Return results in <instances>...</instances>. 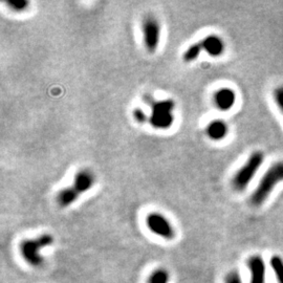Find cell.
<instances>
[{
  "mask_svg": "<svg viewBox=\"0 0 283 283\" xmlns=\"http://www.w3.org/2000/svg\"><path fill=\"white\" fill-rule=\"evenodd\" d=\"M281 181H283V160L276 161L262 175L258 186L250 197L251 204L254 207L261 206Z\"/></svg>",
  "mask_w": 283,
  "mask_h": 283,
  "instance_id": "cell-1",
  "label": "cell"
},
{
  "mask_svg": "<svg viewBox=\"0 0 283 283\" xmlns=\"http://www.w3.org/2000/svg\"><path fill=\"white\" fill-rule=\"evenodd\" d=\"M264 161L265 153L260 150L254 151L251 156L248 157L245 165L234 174L231 181L234 190L238 192L246 190L251 181L254 179L255 175L257 174L260 167L264 165Z\"/></svg>",
  "mask_w": 283,
  "mask_h": 283,
  "instance_id": "cell-2",
  "label": "cell"
},
{
  "mask_svg": "<svg viewBox=\"0 0 283 283\" xmlns=\"http://www.w3.org/2000/svg\"><path fill=\"white\" fill-rule=\"evenodd\" d=\"M53 237L51 234H42L35 239H26L20 244V253L22 258L32 266H40L43 264V257L40 250L53 245Z\"/></svg>",
  "mask_w": 283,
  "mask_h": 283,
  "instance_id": "cell-3",
  "label": "cell"
},
{
  "mask_svg": "<svg viewBox=\"0 0 283 283\" xmlns=\"http://www.w3.org/2000/svg\"><path fill=\"white\" fill-rule=\"evenodd\" d=\"M173 100L167 99L157 101L152 104L151 107V116L149 118V122L151 126L156 129L165 130L170 128L174 122L173 109H174Z\"/></svg>",
  "mask_w": 283,
  "mask_h": 283,
  "instance_id": "cell-4",
  "label": "cell"
},
{
  "mask_svg": "<svg viewBox=\"0 0 283 283\" xmlns=\"http://www.w3.org/2000/svg\"><path fill=\"white\" fill-rule=\"evenodd\" d=\"M142 33L146 50L153 53L158 50L160 41V25L158 19L152 15L146 16L142 22Z\"/></svg>",
  "mask_w": 283,
  "mask_h": 283,
  "instance_id": "cell-5",
  "label": "cell"
},
{
  "mask_svg": "<svg viewBox=\"0 0 283 283\" xmlns=\"http://www.w3.org/2000/svg\"><path fill=\"white\" fill-rule=\"evenodd\" d=\"M146 225L148 229L159 237L166 240H171L175 237V231L172 225L163 214L157 212L148 214L146 217Z\"/></svg>",
  "mask_w": 283,
  "mask_h": 283,
  "instance_id": "cell-6",
  "label": "cell"
},
{
  "mask_svg": "<svg viewBox=\"0 0 283 283\" xmlns=\"http://www.w3.org/2000/svg\"><path fill=\"white\" fill-rule=\"evenodd\" d=\"M213 102L220 111L231 110L236 103V92L229 87H222L215 91Z\"/></svg>",
  "mask_w": 283,
  "mask_h": 283,
  "instance_id": "cell-7",
  "label": "cell"
},
{
  "mask_svg": "<svg viewBox=\"0 0 283 283\" xmlns=\"http://www.w3.org/2000/svg\"><path fill=\"white\" fill-rule=\"evenodd\" d=\"M248 265L251 272V283H265V264L262 257L252 256L248 260Z\"/></svg>",
  "mask_w": 283,
  "mask_h": 283,
  "instance_id": "cell-8",
  "label": "cell"
},
{
  "mask_svg": "<svg viewBox=\"0 0 283 283\" xmlns=\"http://www.w3.org/2000/svg\"><path fill=\"white\" fill-rule=\"evenodd\" d=\"M203 51H205L208 55L211 57H219L225 52L226 44L219 36L217 35H209L200 40Z\"/></svg>",
  "mask_w": 283,
  "mask_h": 283,
  "instance_id": "cell-9",
  "label": "cell"
},
{
  "mask_svg": "<svg viewBox=\"0 0 283 283\" xmlns=\"http://www.w3.org/2000/svg\"><path fill=\"white\" fill-rule=\"evenodd\" d=\"M94 185V177L93 174L87 169L79 170L75 177H73L72 187L76 189V191L81 195L89 191Z\"/></svg>",
  "mask_w": 283,
  "mask_h": 283,
  "instance_id": "cell-10",
  "label": "cell"
},
{
  "mask_svg": "<svg viewBox=\"0 0 283 283\" xmlns=\"http://www.w3.org/2000/svg\"><path fill=\"white\" fill-rule=\"evenodd\" d=\"M206 133L212 141H221L228 136L229 126L222 120H213L207 125Z\"/></svg>",
  "mask_w": 283,
  "mask_h": 283,
  "instance_id": "cell-11",
  "label": "cell"
},
{
  "mask_svg": "<svg viewBox=\"0 0 283 283\" xmlns=\"http://www.w3.org/2000/svg\"><path fill=\"white\" fill-rule=\"evenodd\" d=\"M80 194L76 191V189L71 187H66L60 190L56 196L57 204L61 208H67L76 203Z\"/></svg>",
  "mask_w": 283,
  "mask_h": 283,
  "instance_id": "cell-12",
  "label": "cell"
},
{
  "mask_svg": "<svg viewBox=\"0 0 283 283\" xmlns=\"http://www.w3.org/2000/svg\"><path fill=\"white\" fill-rule=\"evenodd\" d=\"M203 51V46H201L200 41L193 43L183 53V60L186 63H190L196 60L199 56V53Z\"/></svg>",
  "mask_w": 283,
  "mask_h": 283,
  "instance_id": "cell-13",
  "label": "cell"
},
{
  "mask_svg": "<svg viewBox=\"0 0 283 283\" xmlns=\"http://www.w3.org/2000/svg\"><path fill=\"white\" fill-rule=\"evenodd\" d=\"M148 283H169V273L164 268H158L150 275Z\"/></svg>",
  "mask_w": 283,
  "mask_h": 283,
  "instance_id": "cell-14",
  "label": "cell"
},
{
  "mask_svg": "<svg viewBox=\"0 0 283 283\" xmlns=\"http://www.w3.org/2000/svg\"><path fill=\"white\" fill-rule=\"evenodd\" d=\"M271 266L279 283H283V259L279 256H273L271 258Z\"/></svg>",
  "mask_w": 283,
  "mask_h": 283,
  "instance_id": "cell-15",
  "label": "cell"
},
{
  "mask_svg": "<svg viewBox=\"0 0 283 283\" xmlns=\"http://www.w3.org/2000/svg\"><path fill=\"white\" fill-rule=\"evenodd\" d=\"M5 3L8 4L12 11L17 13L24 12L30 5V1H28V0H6Z\"/></svg>",
  "mask_w": 283,
  "mask_h": 283,
  "instance_id": "cell-16",
  "label": "cell"
},
{
  "mask_svg": "<svg viewBox=\"0 0 283 283\" xmlns=\"http://www.w3.org/2000/svg\"><path fill=\"white\" fill-rule=\"evenodd\" d=\"M273 98L276 105L278 106L279 110L283 114V86L276 87L273 91Z\"/></svg>",
  "mask_w": 283,
  "mask_h": 283,
  "instance_id": "cell-17",
  "label": "cell"
},
{
  "mask_svg": "<svg viewBox=\"0 0 283 283\" xmlns=\"http://www.w3.org/2000/svg\"><path fill=\"white\" fill-rule=\"evenodd\" d=\"M132 116L134 118V120L137 121L138 123L140 124H143V123H146L147 122V116H146V113L143 111V109H141L140 107H137V108H134L133 111H132Z\"/></svg>",
  "mask_w": 283,
  "mask_h": 283,
  "instance_id": "cell-18",
  "label": "cell"
},
{
  "mask_svg": "<svg viewBox=\"0 0 283 283\" xmlns=\"http://www.w3.org/2000/svg\"><path fill=\"white\" fill-rule=\"evenodd\" d=\"M225 283H242L239 273L237 271H232L229 273L225 278Z\"/></svg>",
  "mask_w": 283,
  "mask_h": 283,
  "instance_id": "cell-19",
  "label": "cell"
}]
</instances>
